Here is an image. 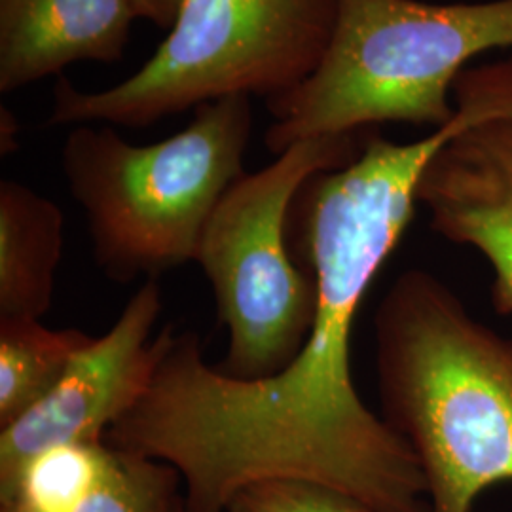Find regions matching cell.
<instances>
[{
    "mask_svg": "<svg viewBox=\"0 0 512 512\" xmlns=\"http://www.w3.org/2000/svg\"><path fill=\"white\" fill-rule=\"evenodd\" d=\"M463 128L452 118L412 143L372 129L353 162L302 184L287 236L315 277L317 310L291 365L236 380L205 361L196 332L165 327L145 395L105 442L175 467L186 512H228L241 490L277 478L329 486L370 512H429L418 459L363 403L349 357L357 313L412 220L421 175Z\"/></svg>",
    "mask_w": 512,
    "mask_h": 512,
    "instance_id": "1",
    "label": "cell"
},
{
    "mask_svg": "<svg viewBox=\"0 0 512 512\" xmlns=\"http://www.w3.org/2000/svg\"><path fill=\"white\" fill-rule=\"evenodd\" d=\"M92 340L82 330L48 329L40 319L0 321V429L44 401Z\"/></svg>",
    "mask_w": 512,
    "mask_h": 512,
    "instance_id": "11",
    "label": "cell"
},
{
    "mask_svg": "<svg viewBox=\"0 0 512 512\" xmlns=\"http://www.w3.org/2000/svg\"><path fill=\"white\" fill-rule=\"evenodd\" d=\"M512 48V0H336V21L317 69L270 99L274 154L315 137L380 124L446 126L454 86L480 55Z\"/></svg>",
    "mask_w": 512,
    "mask_h": 512,
    "instance_id": "3",
    "label": "cell"
},
{
    "mask_svg": "<svg viewBox=\"0 0 512 512\" xmlns=\"http://www.w3.org/2000/svg\"><path fill=\"white\" fill-rule=\"evenodd\" d=\"M334 21L336 0H184L156 54L124 82L82 92L59 76L50 124L145 128L224 97L270 101L317 69Z\"/></svg>",
    "mask_w": 512,
    "mask_h": 512,
    "instance_id": "5",
    "label": "cell"
},
{
    "mask_svg": "<svg viewBox=\"0 0 512 512\" xmlns=\"http://www.w3.org/2000/svg\"><path fill=\"white\" fill-rule=\"evenodd\" d=\"M228 512H370L357 499L306 480H262L241 490Z\"/></svg>",
    "mask_w": 512,
    "mask_h": 512,
    "instance_id": "14",
    "label": "cell"
},
{
    "mask_svg": "<svg viewBox=\"0 0 512 512\" xmlns=\"http://www.w3.org/2000/svg\"><path fill=\"white\" fill-rule=\"evenodd\" d=\"M137 18L156 23L160 29H171L184 0H129Z\"/></svg>",
    "mask_w": 512,
    "mask_h": 512,
    "instance_id": "15",
    "label": "cell"
},
{
    "mask_svg": "<svg viewBox=\"0 0 512 512\" xmlns=\"http://www.w3.org/2000/svg\"><path fill=\"white\" fill-rule=\"evenodd\" d=\"M251 131L245 95L205 103L186 128L152 145H131L110 128L76 126L61 165L103 274L129 283L196 262L207 222L245 175Z\"/></svg>",
    "mask_w": 512,
    "mask_h": 512,
    "instance_id": "4",
    "label": "cell"
},
{
    "mask_svg": "<svg viewBox=\"0 0 512 512\" xmlns=\"http://www.w3.org/2000/svg\"><path fill=\"white\" fill-rule=\"evenodd\" d=\"M175 467L110 446L105 469L73 512H175L184 499Z\"/></svg>",
    "mask_w": 512,
    "mask_h": 512,
    "instance_id": "13",
    "label": "cell"
},
{
    "mask_svg": "<svg viewBox=\"0 0 512 512\" xmlns=\"http://www.w3.org/2000/svg\"><path fill=\"white\" fill-rule=\"evenodd\" d=\"M63 253L57 203L16 181L0 183V321L40 319L55 293Z\"/></svg>",
    "mask_w": 512,
    "mask_h": 512,
    "instance_id": "10",
    "label": "cell"
},
{
    "mask_svg": "<svg viewBox=\"0 0 512 512\" xmlns=\"http://www.w3.org/2000/svg\"><path fill=\"white\" fill-rule=\"evenodd\" d=\"M135 19L129 0H0V92L80 61H120Z\"/></svg>",
    "mask_w": 512,
    "mask_h": 512,
    "instance_id": "9",
    "label": "cell"
},
{
    "mask_svg": "<svg viewBox=\"0 0 512 512\" xmlns=\"http://www.w3.org/2000/svg\"><path fill=\"white\" fill-rule=\"evenodd\" d=\"M365 133L315 137L245 173L203 230L196 262L209 279L219 323L228 330L222 374L256 382L291 365L315 321V277L294 258L287 224L302 184L353 162Z\"/></svg>",
    "mask_w": 512,
    "mask_h": 512,
    "instance_id": "6",
    "label": "cell"
},
{
    "mask_svg": "<svg viewBox=\"0 0 512 512\" xmlns=\"http://www.w3.org/2000/svg\"><path fill=\"white\" fill-rule=\"evenodd\" d=\"M175 512H186V509H184V499H183V503H181V505H179V507H177V511Z\"/></svg>",
    "mask_w": 512,
    "mask_h": 512,
    "instance_id": "17",
    "label": "cell"
},
{
    "mask_svg": "<svg viewBox=\"0 0 512 512\" xmlns=\"http://www.w3.org/2000/svg\"><path fill=\"white\" fill-rule=\"evenodd\" d=\"M110 446L63 444L38 454L19 476L14 494L0 507L18 512H73L105 469Z\"/></svg>",
    "mask_w": 512,
    "mask_h": 512,
    "instance_id": "12",
    "label": "cell"
},
{
    "mask_svg": "<svg viewBox=\"0 0 512 512\" xmlns=\"http://www.w3.org/2000/svg\"><path fill=\"white\" fill-rule=\"evenodd\" d=\"M418 203L439 236L486 258L494 310L511 315L512 118L475 124L440 148L421 175Z\"/></svg>",
    "mask_w": 512,
    "mask_h": 512,
    "instance_id": "8",
    "label": "cell"
},
{
    "mask_svg": "<svg viewBox=\"0 0 512 512\" xmlns=\"http://www.w3.org/2000/svg\"><path fill=\"white\" fill-rule=\"evenodd\" d=\"M0 512H18L16 509H10V507H0Z\"/></svg>",
    "mask_w": 512,
    "mask_h": 512,
    "instance_id": "16",
    "label": "cell"
},
{
    "mask_svg": "<svg viewBox=\"0 0 512 512\" xmlns=\"http://www.w3.org/2000/svg\"><path fill=\"white\" fill-rule=\"evenodd\" d=\"M374 336L382 418L418 459L429 512H471L512 480V336L425 270L393 281Z\"/></svg>",
    "mask_w": 512,
    "mask_h": 512,
    "instance_id": "2",
    "label": "cell"
},
{
    "mask_svg": "<svg viewBox=\"0 0 512 512\" xmlns=\"http://www.w3.org/2000/svg\"><path fill=\"white\" fill-rule=\"evenodd\" d=\"M158 279L131 294L114 325L73 359L44 401L0 429V501L14 494L23 469L63 444H103L112 425L133 410L154 376L165 329Z\"/></svg>",
    "mask_w": 512,
    "mask_h": 512,
    "instance_id": "7",
    "label": "cell"
}]
</instances>
